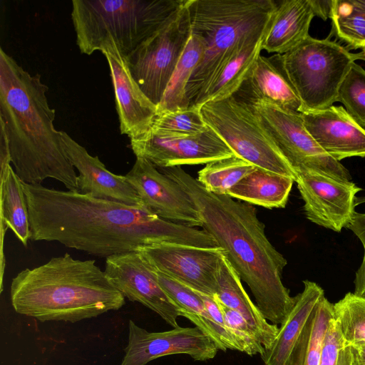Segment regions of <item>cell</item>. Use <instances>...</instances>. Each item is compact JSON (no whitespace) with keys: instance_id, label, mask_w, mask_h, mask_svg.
Listing matches in <instances>:
<instances>
[{"instance_id":"1","label":"cell","mask_w":365,"mask_h":365,"mask_svg":"<svg viewBox=\"0 0 365 365\" xmlns=\"http://www.w3.org/2000/svg\"><path fill=\"white\" fill-rule=\"evenodd\" d=\"M23 187L34 241L57 242L106 258L162 243L218 247L205 230L164 220L145 207L41 184L23 182Z\"/></svg>"},{"instance_id":"2","label":"cell","mask_w":365,"mask_h":365,"mask_svg":"<svg viewBox=\"0 0 365 365\" xmlns=\"http://www.w3.org/2000/svg\"><path fill=\"white\" fill-rule=\"evenodd\" d=\"M158 168L192 200L202 229L213 237L241 280L248 285L263 317L271 324L280 325L296 297L290 295L282 279L287 261L268 240L255 208L227 195L207 191L180 166Z\"/></svg>"},{"instance_id":"3","label":"cell","mask_w":365,"mask_h":365,"mask_svg":"<svg viewBox=\"0 0 365 365\" xmlns=\"http://www.w3.org/2000/svg\"><path fill=\"white\" fill-rule=\"evenodd\" d=\"M48 89L40 74H30L1 48L0 127L16 175L29 184L52 178L77 192L78 175L54 128L56 110L48 104Z\"/></svg>"},{"instance_id":"4","label":"cell","mask_w":365,"mask_h":365,"mask_svg":"<svg viewBox=\"0 0 365 365\" xmlns=\"http://www.w3.org/2000/svg\"><path fill=\"white\" fill-rule=\"evenodd\" d=\"M10 299L16 312L40 322H76L118 310L125 303L95 260L68 253L19 272L11 282Z\"/></svg>"},{"instance_id":"5","label":"cell","mask_w":365,"mask_h":365,"mask_svg":"<svg viewBox=\"0 0 365 365\" xmlns=\"http://www.w3.org/2000/svg\"><path fill=\"white\" fill-rule=\"evenodd\" d=\"M277 3L273 0H186L191 33L205 51L185 89L188 107L200 108L208 87L248 44L264 37Z\"/></svg>"},{"instance_id":"6","label":"cell","mask_w":365,"mask_h":365,"mask_svg":"<svg viewBox=\"0 0 365 365\" xmlns=\"http://www.w3.org/2000/svg\"><path fill=\"white\" fill-rule=\"evenodd\" d=\"M185 0H73L71 19L81 53L113 45L125 58L163 27Z\"/></svg>"},{"instance_id":"7","label":"cell","mask_w":365,"mask_h":365,"mask_svg":"<svg viewBox=\"0 0 365 365\" xmlns=\"http://www.w3.org/2000/svg\"><path fill=\"white\" fill-rule=\"evenodd\" d=\"M283 66L302 103V113L327 108L337 101L350 66L363 55L339 43L310 36L281 54Z\"/></svg>"},{"instance_id":"8","label":"cell","mask_w":365,"mask_h":365,"mask_svg":"<svg viewBox=\"0 0 365 365\" xmlns=\"http://www.w3.org/2000/svg\"><path fill=\"white\" fill-rule=\"evenodd\" d=\"M206 124L235 155L256 166L295 180L296 173L259 124L249 105L233 95L200 107Z\"/></svg>"},{"instance_id":"9","label":"cell","mask_w":365,"mask_h":365,"mask_svg":"<svg viewBox=\"0 0 365 365\" xmlns=\"http://www.w3.org/2000/svg\"><path fill=\"white\" fill-rule=\"evenodd\" d=\"M247 105L295 173L312 170L351 180L348 169L328 155L309 133L301 113L264 101Z\"/></svg>"},{"instance_id":"10","label":"cell","mask_w":365,"mask_h":365,"mask_svg":"<svg viewBox=\"0 0 365 365\" xmlns=\"http://www.w3.org/2000/svg\"><path fill=\"white\" fill-rule=\"evenodd\" d=\"M190 35L185 0L172 19L125 58L134 80L157 107Z\"/></svg>"},{"instance_id":"11","label":"cell","mask_w":365,"mask_h":365,"mask_svg":"<svg viewBox=\"0 0 365 365\" xmlns=\"http://www.w3.org/2000/svg\"><path fill=\"white\" fill-rule=\"evenodd\" d=\"M136 158H143L157 168L201 165L235 155L210 128L197 135H169L150 128L130 138Z\"/></svg>"},{"instance_id":"12","label":"cell","mask_w":365,"mask_h":365,"mask_svg":"<svg viewBox=\"0 0 365 365\" xmlns=\"http://www.w3.org/2000/svg\"><path fill=\"white\" fill-rule=\"evenodd\" d=\"M140 252L156 270L199 292L215 295L224 250L174 243L150 245Z\"/></svg>"},{"instance_id":"13","label":"cell","mask_w":365,"mask_h":365,"mask_svg":"<svg viewBox=\"0 0 365 365\" xmlns=\"http://www.w3.org/2000/svg\"><path fill=\"white\" fill-rule=\"evenodd\" d=\"M294 182L309 221L337 232L346 227L356 212V195L361 187L351 180L312 170L296 173Z\"/></svg>"},{"instance_id":"14","label":"cell","mask_w":365,"mask_h":365,"mask_svg":"<svg viewBox=\"0 0 365 365\" xmlns=\"http://www.w3.org/2000/svg\"><path fill=\"white\" fill-rule=\"evenodd\" d=\"M104 271L125 298L155 312L173 328L180 327L178 307L162 288L155 269L140 251L107 257Z\"/></svg>"},{"instance_id":"15","label":"cell","mask_w":365,"mask_h":365,"mask_svg":"<svg viewBox=\"0 0 365 365\" xmlns=\"http://www.w3.org/2000/svg\"><path fill=\"white\" fill-rule=\"evenodd\" d=\"M218 349L197 327L152 332L128 322V340L120 365H146L159 357L187 354L196 361L213 359Z\"/></svg>"},{"instance_id":"16","label":"cell","mask_w":365,"mask_h":365,"mask_svg":"<svg viewBox=\"0 0 365 365\" xmlns=\"http://www.w3.org/2000/svg\"><path fill=\"white\" fill-rule=\"evenodd\" d=\"M125 177L152 213L177 224L202 227L198 210L189 195L148 160L136 158Z\"/></svg>"},{"instance_id":"17","label":"cell","mask_w":365,"mask_h":365,"mask_svg":"<svg viewBox=\"0 0 365 365\" xmlns=\"http://www.w3.org/2000/svg\"><path fill=\"white\" fill-rule=\"evenodd\" d=\"M60 134L65 153L79 173L77 192L131 206L145 207L125 175L110 172L98 156L89 154L66 132L60 131Z\"/></svg>"},{"instance_id":"18","label":"cell","mask_w":365,"mask_h":365,"mask_svg":"<svg viewBox=\"0 0 365 365\" xmlns=\"http://www.w3.org/2000/svg\"><path fill=\"white\" fill-rule=\"evenodd\" d=\"M107 60L114 89L121 134L130 138L147 132L158 112L132 76L125 57L112 44L102 51Z\"/></svg>"},{"instance_id":"19","label":"cell","mask_w":365,"mask_h":365,"mask_svg":"<svg viewBox=\"0 0 365 365\" xmlns=\"http://www.w3.org/2000/svg\"><path fill=\"white\" fill-rule=\"evenodd\" d=\"M301 114L309 133L334 160L365 157V128L344 107L331 106Z\"/></svg>"},{"instance_id":"20","label":"cell","mask_w":365,"mask_h":365,"mask_svg":"<svg viewBox=\"0 0 365 365\" xmlns=\"http://www.w3.org/2000/svg\"><path fill=\"white\" fill-rule=\"evenodd\" d=\"M233 96L247 104L264 101L302 113L300 98L287 75L281 54H260Z\"/></svg>"},{"instance_id":"21","label":"cell","mask_w":365,"mask_h":365,"mask_svg":"<svg viewBox=\"0 0 365 365\" xmlns=\"http://www.w3.org/2000/svg\"><path fill=\"white\" fill-rule=\"evenodd\" d=\"M315 16L312 0H283L277 3L269 27L262 43L268 53L284 54L309 36Z\"/></svg>"},{"instance_id":"22","label":"cell","mask_w":365,"mask_h":365,"mask_svg":"<svg viewBox=\"0 0 365 365\" xmlns=\"http://www.w3.org/2000/svg\"><path fill=\"white\" fill-rule=\"evenodd\" d=\"M304 289L295 296V303L284 321L279 327L272 345L260 356L264 365H287L292 351L324 291L317 283L303 281Z\"/></svg>"},{"instance_id":"23","label":"cell","mask_w":365,"mask_h":365,"mask_svg":"<svg viewBox=\"0 0 365 365\" xmlns=\"http://www.w3.org/2000/svg\"><path fill=\"white\" fill-rule=\"evenodd\" d=\"M155 270L159 284L178 307L180 317H186L200 329L215 343L218 350L241 351L236 340L210 316L197 291L155 269Z\"/></svg>"},{"instance_id":"24","label":"cell","mask_w":365,"mask_h":365,"mask_svg":"<svg viewBox=\"0 0 365 365\" xmlns=\"http://www.w3.org/2000/svg\"><path fill=\"white\" fill-rule=\"evenodd\" d=\"M217 299L226 307L240 313L257 331L264 349L274 341L279 327L270 324L262 314L244 289L242 280L227 260L223 256L217 275Z\"/></svg>"},{"instance_id":"25","label":"cell","mask_w":365,"mask_h":365,"mask_svg":"<svg viewBox=\"0 0 365 365\" xmlns=\"http://www.w3.org/2000/svg\"><path fill=\"white\" fill-rule=\"evenodd\" d=\"M294 179L257 168L228 192V196L268 209L285 207Z\"/></svg>"},{"instance_id":"26","label":"cell","mask_w":365,"mask_h":365,"mask_svg":"<svg viewBox=\"0 0 365 365\" xmlns=\"http://www.w3.org/2000/svg\"><path fill=\"white\" fill-rule=\"evenodd\" d=\"M0 175L1 240L9 228L20 242L26 246L31 240V233L23 181L11 165L0 173Z\"/></svg>"},{"instance_id":"27","label":"cell","mask_w":365,"mask_h":365,"mask_svg":"<svg viewBox=\"0 0 365 365\" xmlns=\"http://www.w3.org/2000/svg\"><path fill=\"white\" fill-rule=\"evenodd\" d=\"M333 317V304L324 296L309 315L287 365L320 364L324 339Z\"/></svg>"},{"instance_id":"28","label":"cell","mask_w":365,"mask_h":365,"mask_svg":"<svg viewBox=\"0 0 365 365\" xmlns=\"http://www.w3.org/2000/svg\"><path fill=\"white\" fill-rule=\"evenodd\" d=\"M204 51L205 44L202 38L191 33L162 101L158 106L157 113L181 110L188 107L185 97L186 86L194 70L200 63Z\"/></svg>"},{"instance_id":"29","label":"cell","mask_w":365,"mask_h":365,"mask_svg":"<svg viewBox=\"0 0 365 365\" xmlns=\"http://www.w3.org/2000/svg\"><path fill=\"white\" fill-rule=\"evenodd\" d=\"M264 37L245 46L223 68L204 94L200 108L208 101H215L232 96L261 54Z\"/></svg>"},{"instance_id":"30","label":"cell","mask_w":365,"mask_h":365,"mask_svg":"<svg viewBox=\"0 0 365 365\" xmlns=\"http://www.w3.org/2000/svg\"><path fill=\"white\" fill-rule=\"evenodd\" d=\"M257 168L252 163L236 156L210 162L198 171V182L209 192L227 195L240 180Z\"/></svg>"},{"instance_id":"31","label":"cell","mask_w":365,"mask_h":365,"mask_svg":"<svg viewBox=\"0 0 365 365\" xmlns=\"http://www.w3.org/2000/svg\"><path fill=\"white\" fill-rule=\"evenodd\" d=\"M334 319L346 345H365V298L346 293L333 304Z\"/></svg>"},{"instance_id":"32","label":"cell","mask_w":365,"mask_h":365,"mask_svg":"<svg viewBox=\"0 0 365 365\" xmlns=\"http://www.w3.org/2000/svg\"><path fill=\"white\" fill-rule=\"evenodd\" d=\"M329 18L336 36L349 48L362 49L365 46V11L352 0H332Z\"/></svg>"},{"instance_id":"33","label":"cell","mask_w":365,"mask_h":365,"mask_svg":"<svg viewBox=\"0 0 365 365\" xmlns=\"http://www.w3.org/2000/svg\"><path fill=\"white\" fill-rule=\"evenodd\" d=\"M209 128L200 108L187 107L174 111L158 113L150 129L169 135H197Z\"/></svg>"},{"instance_id":"34","label":"cell","mask_w":365,"mask_h":365,"mask_svg":"<svg viewBox=\"0 0 365 365\" xmlns=\"http://www.w3.org/2000/svg\"><path fill=\"white\" fill-rule=\"evenodd\" d=\"M347 113L365 128V70L352 63L344 76L337 95Z\"/></svg>"},{"instance_id":"35","label":"cell","mask_w":365,"mask_h":365,"mask_svg":"<svg viewBox=\"0 0 365 365\" xmlns=\"http://www.w3.org/2000/svg\"><path fill=\"white\" fill-rule=\"evenodd\" d=\"M220 303L226 327L240 345L241 351L250 356H262L265 349L257 331L240 313L226 307L220 301Z\"/></svg>"},{"instance_id":"36","label":"cell","mask_w":365,"mask_h":365,"mask_svg":"<svg viewBox=\"0 0 365 365\" xmlns=\"http://www.w3.org/2000/svg\"><path fill=\"white\" fill-rule=\"evenodd\" d=\"M319 365H353L351 346L345 344L334 318L324 339Z\"/></svg>"},{"instance_id":"37","label":"cell","mask_w":365,"mask_h":365,"mask_svg":"<svg viewBox=\"0 0 365 365\" xmlns=\"http://www.w3.org/2000/svg\"><path fill=\"white\" fill-rule=\"evenodd\" d=\"M346 228L351 230L360 240L365 251V213L355 212Z\"/></svg>"},{"instance_id":"38","label":"cell","mask_w":365,"mask_h":365,"mask_svg":"<svg viewBox=\"0 0 365 365\" xmlns=\"http://www.w3.org/2000/svg\"><path fill=\"white\" fill-rule=\"evenodd\" d=\"M354 294L356 296L365 298V251L361 264L356 272Z\"/></svg>"},{"instance_id":"39","label":"cell","mask_w":365,"mask_h":365,"mask_svg":"<svg viewBox=\"0 0 365 365\" xmlns=\"http://www.w3.org/2000/svg\"><path fill=\"white\" fill-rule=\"evenodd\" d=\"M314 7L315 16H319L323 20L326 21L330 17L332 6V0L330 1H321V0H312Z\"/></svg>"},{"instance_id":"40","label":"cell","mask_w":365,"mask_h":365,"mask_svg":"<svg viewBox=\"0 0 365 365\" xmlns=\"http://www.w3.org/2000/svg\"><path fill=\"white\" fill-rule=\"evenodd\" d=\"M353 365H365V345L351 346Z\"/></svg>"},{"instance_id":"41","label":"cell","mask_w":365,"mask_h":365,"mask_svg":"<svg viewBox=\"0 0 365 365\" xmlns=\"http://www.w3.org/2000/svg\"><path fill=\"white\" fill-rule=\"evenodd\" d=\"M353 3L365 11V0H352Z\"/></svg>"},{"instance_id":"42","label":"cell","mask_w":365,"mask_h":365,"mask_svg":"<svg viewBox=\"0 0 365 365\" xmlns=\"http://www.w3.org/2000/svg\"><path fill=\"white\" fill-rule=\"evenodd\" d=\"M362 203H365V196L356 197L355 200L356 206Z\"/></svg>"},{"instance_id":"43","label":"cell","mask_w":365,"mask_h":365,"mask_svg":"<svg viewBox=\"0 0 365 365\" xmlns=\"http://www.w3.org/2000/svg\"><path fill=\"white\" fill-rule=\"evenodd\" d=\"M363 60L365 61V46L362 48Z\"/></svg>"}]
</instances>
